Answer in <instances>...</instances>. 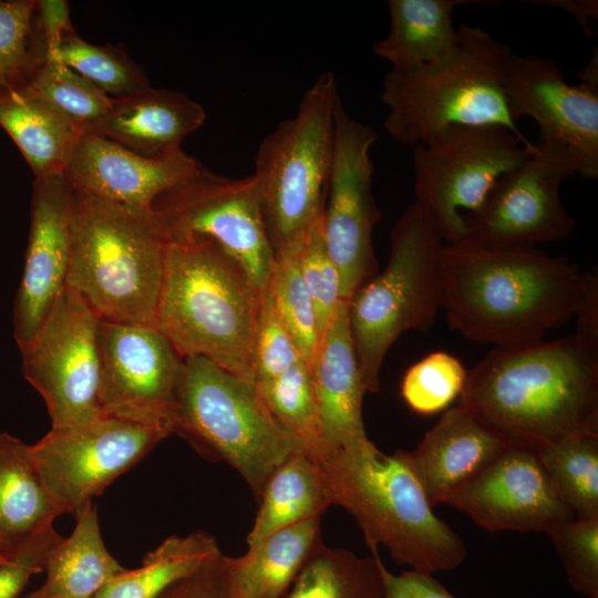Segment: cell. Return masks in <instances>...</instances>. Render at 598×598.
Listing matches in <instances>:
<instances>
[{
  "label": "cell",
  "mask_w": 598,
  "mask_h": 598,
  "mask_svg": "<svg viewBox=\"0 0 598 598\" xmlns=\"http://www.w3.org/2000/svg\"><path fill=\"white\" fill-rule=\"evenodd\" d=\"M571 176L567 164L536 148L496 182L478 209L464 216L465 239L498 250L567 238L575 220L561 202L560 186Z\"/></svg>",
  "instance_id": "2e32d148"
},
{
  "label": "cell",
  "mask_w": 598,
  "mask_h": 598,
  "mask_svg": "<svg viewBox=\"0 0 598 598\" xmlns=\"http://www.w3.org/2000/svg\"><path fill=\"white\" fill-rule=\"evenodd\" d=\"M72 194L63 174L34 179L24 266L12 312L19 350L33 339L66 287Z\"/></svg>",
  "instance_id": "d6986e66"
},
{
  "label": "cell",
  "mask_w": 598,
  "mask_h": 598,
  "mask_svg": "<svg viewBox=\"0 0 598 598\" xmlns=\"http://www.w3.org/2000/svg\"><path fill=\"white\" fill-rule=\"evenodd\" d=\"M267 290L300 357L310 369L321 337L315 307L299 267L298 237L275 252Z\"/></svg>",
  "instance_id": "d6a6232c"
},
{
  "label": "cell",
  "mask_w": 598,
  "mask_h": 598,
  "mask_svg": "<svg viewBox=\"0 0 598 598\" xmlns=\"http://www.w3.org/2000/svg\"><path fill=\"white\" fill-rule=\"evenodd\" d=\"M499 125H452L413 147V193L436 221L444 244L466 238L464 216L496 182L534 152Z\"/></svg>",
  "instance_id": "30bf717a"
},
{
  "label": "cell",
  "mask_w": 598,
  "mask_h": 598,
  "mask_svg": "<svg viewBox=\"0 0 598 598\" xmlns=\"http://www.w3.org/2000/svg\"><path fill=\"white\" fill-rule=\"evenodd\" d=\"M487 532L546 533L575 518L546 473L535 447L509 443L444 503Z\"/></svg>",
  "instance_id": "ac0fdd59"
},
{
  "label": "cell",
  "mask_w": 598,
  "mask_h": 598,
  "mask_svg": "<svg viewBox=\"0 0 598 598\" xmlns=\"http://www.w3.org/2000/svg\"><path fill=\"white\" fill-rule=\"evenodd\" d=\"M384 269L359 287L348 300V317L367 392L380 390L383 360L408 330H429L442 308L439 226L414 202L395 223Z\"/></svg>",
  "instance_id": "ba28073f"
},
{
  "label": "cell",
  "mask_w": 598,
  "mask_h": 598,
  "mask_svg": "<svg viewBox=\"0 0 598 598\" xmlns=\"http://www.w3.org/2000/svg\"><path fill=\"white\" fill-rule=\"evenodd\" d=\"M262 291L214 240H168L154 326L182 358H205L255 382L251 348Z\"/></svg>",
  "instance_id": "3957f363"
},
{
  "label": "cell",
  "mask_w": 598,
  "mask_h": 598,
  "mask_svg": "<svg viewBox=\"0 0 598 598\" xmlns=\"http://www.w3.org/2000/svg\"><path fill=\"white\" fill-rule=\"evenodd\" d=\"M97 348L102 413L172 430L183 358L168 339L153 324L100 319Z\"/></svg>",
  "instance_id": "e0dca14e"
},
{
  "label": "cell",
  "mask_w": 598,
  "mask_h": 598,
  "mask_svg": "<svg viewBox=\"0 0 598 598\" xmlns=\"http://www.w3.org/2000/svg\"><path fill=\"white\" fill-rule=\"evenodd\" d=\"M220 554L217 540L204 530L169 536L144 556L140 567L125 568L94 598H157Z\"/></svg>",
  "instance_id": "f546056e"
},
{
  "label": "cell",
  "mask_w": 598,
  "mask_h": 598,
  "mask_svg": "<svg viewBox=\"0 0 598 598\" xmlns=\"http://www.w3.org/2000/svg\"><path fill=\"white\" fill-rule=\"evenodd\" d=\"M157 598H238L231 586L227 556L220 554L210 559Z\"/></svg>",
  "instance_id": "7bdbcfd3"
},
{
  "label": "cell",
  "mask_w": 598,
  "mask_h": 598,
  "mask_svg": "<svg viewBox=\"0 0 598 598\" xmlns=\"http://www.w3.org/2000/svg\"><path fill=\"white\" fill-rule=\"evenodd\" d=\"M70 229L66 287L102 320L154 326L168 245L154 210L73 190Z\"/></svg>",
  "instance_id": "5b68a950"
},
{
  "label": "cell",
  "mask_w": 598,
  "mask_h": 598,
  "mask_svg": "<svg viewBox=\"0 0 598 598\" xmlns=\"http://www.w3.org/2000/svg\"><path fill=\"white\" fill-rule=\"evenodd\" d=\"M339 97L334 74L321 73L303 94L296 114L279 123L258 147L252 175L275 252L298 237L322 212Z\"/></svg>",
  "instance_id": "9c48e42d"
},
{
  "label": "cell",
  "mask_w": 598,
  "mask_h": 598,
  "mask_svg": "<svg viewBox=\"0 0 598 598\" xmlns=\"http://www.w3.org/2000/svg\"><path fill=\"white\" fill-rule=\"evenodd\" d=\"M19 90L51 105L82 133L103 117L113 102L78 72L47 56Z\"/></svg>",
  "instance_id": "d590c367"
},
{
  "label": "cell",
  "mask_w": 598,
  "mask_h": 598,
  "mask_svg": "<svg viewBox=\"0 0 598 598\" xmlns=\"http://www.w3.org/2000/svg\"><path fill=\"white\" fill-rule=\"evenodd\" d=\"M173 434L236 470L259 501L300 442L274 416L255 382L200 357L183 358L171 403Z\"/></svg>",
  "instance_id": "52a82bcc"
},
{
  "label": "cell",
  "mask_w": 598,
  "mask_h": 598,
  "mask_svg": "<svg viewBox=\"0 0 598 598\" xmlns=\"http://www.w3.org/2000/svg\"><path fill=\"white\" fill-rule=\"evenodd\" d=\"M536 451L575 518H598V432L569 434Z\"/></svg>",
  "instance_id": "1f68e13d"
},
{
  "label": "cell",
  "mask_w": 598,
  "mask_h": 598,
  "mask_svg": "<svg viewBox=\"0 0 598 598\" xmlns=\"http://www.w3.org/2000/svg\"><path fill=\"white\" fill-rule=\"evenodd\" d=\"M503 90L513 118L532 117L539 127L536 148L586 178L598 177V90L571 85L550 59L509 56Z\"/></svg>",
  "instance_id": "9a60e30c"
},
{
  "label": "cell",
  "mask_w": 598,
  "mask_h": 598,
  "mask_svg": "<svg viewBox=\"0 0 598 598\" xmlns=\"http://www.w3.org/2000/svg\"><path fill=\"white\" fill-rule=\"evenodd\" d=\"M298 260L322 337L342 299L340 276L324 241L321 214L298 236Z\"/></svg>",
  "instance_id": "f35d334b"
},
{
  "label": "cell",
  "mask_w": 598,
  "mask_h": 598,
  "mask_svg": "<svg viewBox=\"0 0 598 598\" xmlns=\"http://www.w3.org/2000/svg\"><path fill=\"white\" fill-rule=\"evenodd\" d=\"M310 373L323 447L321 458L368 442L362 415L367 390L351 338L347 300L340 302L324 330Z\"/></svg>",
  "instance_id": "7402d4cb"
},
{
  "label": "cell",
  "mask_w": 598,
  "mask_h": 598,
  "mask_svg": "<svg viewBox=\"0 0 598 598\" xmlns=\"http://www.w3.org/2000/svg\"><path fill=\"white\" fill-rule=\"evenodd\" d=\"M85 78L111 99H124L151 87L143 69L124 49L96 45L75 31L65 35L52 56Z\"/></svg>",
  "instance_id": "836d02e7"
},
{
  "label": "cell",
  "mask_w": 598,
  "mask_h": 598,
  "mask_svg": "<svg viewBox=\"0 0 598 598\" xmlns=\"http://www.w3.org/2000/svg\"><path fill=\"white\" fill-rule=\"evenodd\" d=\"M35 18L45 56H52L62 39L74 32L70 4L65 0H35Z\"/></svg>",
  "instance_id": "f6af8a7d"
},
{
  "label": "cell",
  "mask_w": 598,
  "mask_h": 598,
  "mask_svg": "<svg viewBox=\"0 0 598 598\" xmlns=\"http://www.w3.org/2000/svg\"><path fill=\"white\" fill-rule=\"evenodd\" d=\"M553 540L570 587L598 598V518H573L553 525Z\"/></svg>",
  "instance_id": "ab89813d"
},
{
  "label": "cell",
  "mask_w": 598,
  "mask_h": 598,
  "mask_svg": "<svg viewBox=\"0 0 598 598\" xmlns=\"http://www.w3.org/2000/svg\"><path fill=\"white\" fill-rule=\"evenodd\" d=\"M62 538L52 526L0 564V598H16L33 575L44 571L49 554Z\"/></svg>",
  "instance_id": "b9f144b4"
},
{
  "label": "cell",
  "mask_w": 598,
  "mask_h": 598,
  "mask_svg": "<svg viewBox=\"0 0 598 598\" xmlns=\"http://www.w3.org/2000/svg\"><path fill=\"white\" fill-rule=\"evenodd\" d=\"M75 518L71 535L62 538L48 556L44 582L25 598H94L125 569L103 542L93 504Z\"/></svg>",
  "instance_id": "83f0119b"
},
{
  "label": "cell",
  "mask_w": 598,
  "mask_h": 598,
  "mask_svg": "<svg viewBox=\"0 0 598 598\" xmlns=\"http://www.w3.org/2000/svg\"><path fill=\"white\" fill-rule=\"evenodd\" d=\"M152 209L168 240L207 237L240 264L258 289L267 288L275 250L252 174L231 178L202 167L193 177L159 195Z\"/></svg>",
  "instance_id": "7c38bea8"
},
{
  "label": "cell",
  "mask_w": 598,
  "mask_h": 598,
  "mask_svg": "<svg viewBox=\"0 0 598 598\" xmlns=\"http://www.w3.org/2000/svg\"><path fill=\"white\" fill-rule=\"evenodd\" d=\"M0 126L18 146L34 179L62 175L83 134L51 105L23 90L0 89Z\"/></svg>",
  "instance_id": "4316f807"
},
{
  "label": "cell",
  "mask_w": 598,
  "mask_h": 598,
  "mask_svg": "<svg viewBox=\"0 0 598 598\" xmlns=\"http://www.w3.org/2000/svg\"><path fill=\"white\" fill-rule=\"evenodd\" d=\"M100 318L65 287L33 339L20 350L24 379L45 402L52 426L68 427L102 414Z\"/></svg>",
  "instance_id": "4fadbf2b"
},
{
  "label": "cell",
  "mask_w": 598,
  "mask_h": 598,
  "mask_svg": "<svg viewBox=\"0 0 598 598\" xmlns=\"http://www.w3.org/2000/svg\"><path fill=\"white\" fill-rule=\"evenodd\" d=\"M539 7L559 8L570 13L581 25L584 34L591 39L596 34L594 24L598 19L597 0H534Z\"/></svg>",
  "instance_id": "7dc6e473"
},
{
  "label": "cell",
  "mask_w": 598,
  "mask_h": 598,
  "mask_svg": "<svg viewBox=\"0 0 598 598\" xmlns=\"http://www.w3.org/2000/svg\"><path fill=\"white\" fill-rule=\"evenodd\" d=\"M378 133L350 117L338 99L333 121V152L321 213L324 241L340 276V295L353 292L378 272L372 234L382 218L372 193L370 150Z\"/></svg>",
  "instance_id": "5bb4252c"
},
{
  "label": "cell",
  "mask_w": 598,
  "mask_h": 598,
  "mask_svg": "<svg viewBox=\"0 0 598 598\" xmlns=\"http://www.w3.org/2000/svg\"><path fill=\"white\" fill-rule=\"evenodd\" d=\"M7 560H8V558L3 555V551H2L1 546H0V564L4 563Z\"/></svg>",
  "instance_id": "681fc988"
},
{
  "label": "cell",
  "mask_w": 598,
  "mask_h": 598,
  "mask_svg": "<svg viewBox=\"0 0 598 598\" xmlns=\"http://www.w3.org/2000/svg\"><path fill=\"white\" fill-rule=\"evenodd\" d=\"M318 463L332 505L355 519L372 555L383 546L396 563L429 574L464 561L462 538L434 514L403 450L386 455L369 440Z\"/></svg>",
  "instance_id": "277c9868"
},
{
  "label": "cell",
  "mask_w": 598,
  "mask_h": 598,
  "mask_svg": "<svg viewBox=\"0 0 598 598\" xmlns=\"http://www.w3.org/2000/svg\"><path fill=\"white\" fill-rule=\"evenodd\" d=\"M575 316L577 326L574 333L584 341L598 346V277L596 271H589L587 292Z\"/></svg>",
  "instance_id": "bcb514c9"
},
{
  "label": "cell",
  "mask_w": 598,
  "mask_h": 598,
  "mask_svg": "<svg viewBox=\"0 0 598 598\" xmlns=\"http://www.w3.org/2000/svg\"><path fill=\"white\" fill-rule=\"evenodd\" d=\"M274 416L300 442L315 461L323 453L311 373L299 359L277 378L255 383Z\"/></svg>",
  "instance_id": "e575fe53"
},
{
  "label": "cell",
  "mask_w": 598,
  "mask_h": 598,
  "mask_svg": "<svg viewBox=\"0 0 598 598\" xmlns=\"http://www.w3.org/2000/svg\"><path fill=\"white\" fill-rule=\"evenodd\" d=\"M203 106L186 94L148 87L117 99L85 133L111 140L144 156H155L182 142L205 122Z\"/></svg>",
  "instance_id": "603a6c76"
},
{
  "label": "cell",
  "mask_w": 598,
  "mask_h": 598,
  "mask_svg": "<svg viewBox=\"0 0 598 598\" xmlns=\"http://www.w3.org/2000/svg\"><path fill=\"white\" fill-rule=\"evenodd\" d=\"M171 434L167 426L102 413L81 425L51 427L30 445L31 458L60 514L76 517L94 496Z\"/></svg>",
  "instance_id": "8fae6325"
},
{
  "label": "cell",
  "mask_w": 598,
  "mask_h": 598,
  "mask_svg": "<svg viewBox=\"0 0 598 598\" xmlns=\"http://www.w3.org/2000/svg\"><path fill=\"white\" fill-rule=\"evenodd\" d=\"M457 31V43L445 55L385 75L380 95L389 111L385 132L415 147L452 125H499L533 148L512 116L502 86L512 49L481 27L461 23Z\"/></svg>",
  "instance_id": "8992f818"
},
{
  "label": "cell",
  "mask_w": 598,
  "mask_h": 598,
  "mask_svg": "<svg viewBox=\"0 0 598 598\" xmlns=\"http://www.w3.org/2000/svg\"><path fill=\"white\" fill-rule=\"evenodd\" d=\"M299 359L302 358L279 318L266 288L260 298L251 348L255 383L277 378Z\"/></svg>",
  "instance_id": "60d3db41"
},
{
  "label": "cell",
  "mask_w": 598,
  "mask_h": 598,
  "mask_svg": "<svg viewBox=\"0 0 598 598\" xmlns=\"http://www.w3.org/2000/svg\"><path fill=\"white\" fill-rule=\"evenodd\" d=\"M442 308L451 329L495 348L528 346L574 317L589 271L535 247L487 249L464 239L441 252Z\"/></svg>",
  "instance_id": "6da1fadb"
},
{
  "label": "cell",
  "mask_w": 598,
  "mask_h": 598,
  "mask_svg": "<svg viewBox=\"0 0 598 598\" xmlns=\"http://www.w3.org/2000/svg\"><path fill=\"white\" fill-rule=\"evenodd\" d=\"M458 404L508 443L535 448L598 432V346L573 333L494 348L467 371Z\"/></svg>",
  "instance_id": "7a4b0ae2"
},
{
  "label": "cell",
  "mask_w": 598,
  "mask_h": 598,
  "mask_svg": "<svg viewBox=\"0 0 598 598\" xmlns=\"http://www.w3.org/2000/svg\"><path fill=\"white\" fill-rule=\"evenodd\" d=\"M320 517L278 529L239 557H228L238 598H280L322 543Z\"/></svg>",
  "instance_id": "484cf974"
},
{
  "label": "cell",
  "mask_w": 598,
  "mask_h": 598,
  "mask_svg": "<svg viewBox=\"0 0 598 598\" xmlns=\"http://www.w3.org/2000/svg\"><path fill=\"white\" fill-rule=\"evenodd\" d=\"M579 78L582 81L581 83L598 90V55L597 49L594 50L592 55L587 63V65L579 73Z\"/></svg>",
  "instance_id": "c3c4849f"
},
{
  "label": "cell",
  "mask_w": 598,
  "mask_h": 598,
  "mask_svg": "<svg viewBox=\"0 0 598 598\" xmlns=\"http://www.w3.org/2000/svg\"><path fill=\"white\" fill-rule=\"evenodd\" d=\"M486 0H390V29L373 44V52L386 60L393 71H406L440 59L452 51L458 39L453 24L460 4L491 3Z\"/></svg>",
  "instance_id": "cb8c5ba5"
},
{
  "label": "cell",
  "mask_w": 598,
  "mask_h": 598,
  "mask_svg": "<svg viewBox=\"0 0 598 598\" xmlns=\"http://www.w3.org/2000/svg\"><path fill=\"white\" fill-rule=\"evenodd\" d=\"M258 502L259 509L246 538L248 548L278 529L320 517L332 505L320 464L305 452L291 455L272 472Z\"/></svg>",
  "instance_id": "f1b7e54d"
},
{
  "label": "cell",
  "mask_w": 598,
  "mask_h": 598,
  "mask_svg": "<svg viewBox=\"0 0 598 598\" xmlns=\"http://www.w3.org/2000/svg\"><path fill=\"white\" fill-rule=\"evenodd\" d=\"M61 515L47 494L30 445L0 432V546L9 558Z\"/></svg>",
  "instance_id": "d4e9b609"
},
{
  "label": "cell",
  "mask_w": 598,
  "mask_h": 598,
  "mask_svg": "<svg viewBox=\"0 0 598 598\" xmlns=\"http://www.w3.org/2000/svg\"><path fill=\"white\" fill-rule=\"evenodd\" d=\"M466 377L467 370L456 357L435 351L405 371L400 385L401 395L412 411L431 415L460 398Z\"/></svg>",
  "instance_id": "74e56055"
},
{
  "label": "cell",
  "mask_w": 598,
  "mask_h": 598,
  "mask_svg": "<svg viewBox=\"0 0 598 598\" xmlns=\"http://www.w3.org/2000/svg\"><path fill=\"white\" fill-rule=\"evenodd\" d=\"M203 165L181 146L144 156L103 136L83 133L63 175L76 193L137 208L199 172Z\"/></svg>",
  "instance_id": "ffe728a7"
},
{
  "label": "cell",
  "mask_w": 598,
  "mask_h": 598,
  "mask_svg": "<svg viewBox=\"0 0 598 598\" xmlns=\"http://www.w3.org/2000/svg\"><path fill=\"white\" fill-rule=\"evenodd\" d=\"M509 443L467 408L445 411L405 458L432 507L494 461Z\"/></svg>",
  "instance_id": "44dd1931"
},
{
  "label": "cell",
  "mask_w": 598,
  "mask_h": 598,
  "mask_svg": "<svg viewBox=\"0 0 598 598\" xmlns=\"http://www.w3.org/2000/svg\"><path fill=\"white\" fill-rule=\"evenodd\" d=\"M44 59L35 0H0V89H21Z\"/></svg>",
  "instance_id": "8d00e7d4"
},
{
  "label": "cell",
  "mask_w": 598,
  "mask_h": 598,
  "mask_svg": "<svg viewBox=\"0 0 598 598\" xmlns=\"http://www.w3.org/2000/svg\"><path fill=\"white\" fill-rule=\"evenodd\" d=\"M379 558L321 543L280 598H384Z\"/></svg>",
  "instance_id": "4dcf8cb0"
},
{
  "label": "cell",
  "mask_w": 598,
  "mask_h": 598,
  "mask_svg": "<svg viewBox=\"0 0 598 598\" xmlns=\"http://www.w3.org/2000/svg\"><path fill=\"white\" fill-rule=\"evenodd\" d=\"M379 567L383 580L384 598H456L433 574L413 569L400 574L390 571L381 558Z\"/></svg>",
  "instance_id": "ee69618b"
}]
</instances>
